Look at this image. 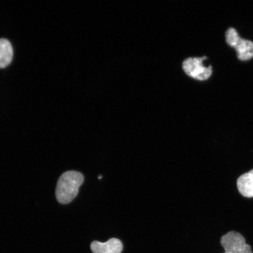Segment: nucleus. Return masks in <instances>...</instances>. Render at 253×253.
Instances as JSON below:
<instances>
[{
    "label": "nucleus",
    "mask_w": 253,
    "mask_h": 253,
    "mask_svg": "<svg viewBox=\"0 0 253 253\" xmlns=\"http://www.w3.org/2000/svg\"><path fill=\"white\" fill-rule=\"evenodd\" d=\"M84 182V176L81 172L70 170L63 173L57 183V200L61 204L70 203L77 197L79 189Z\"/></svg>",
    "instance_id": "nucleus-1"
},
{
    "label": "nucleus",
    "mask_w": 253,
    "mask_h": 253,
    "mask_svg": "<svg viewBox=\"0 0 253 253\" xmlns=\"http://www.w3.org/2000/svg\"><path fill=\"white\" fill-rule=\"evenodd\" d=\"M226 40L230 46L237 52L238 58L241 61H248L253 57V42L243 39L233 28H229L226 32Z\"/></svg>",
    "instance_id": "nucleus-2"
},
{
    "label": "nucleus",
    "mask_w": 253,
    "mask_h": 253,
    "mask_svg": "<svg viewBox=\"0 0 253 253\" xmlns=\"http://www.w3.org/2000/svg\"><path fill=\"white\" fill-rule=\"evenodd\" d=\"M207 56L194 57V58H188L183 62L182 68L183 71L189 77L197 80L205 81L210 78L212 74V68L211 65L206 66L204 64Z\"/></svg>",
    "instance_id": "nucleus-3"
},
{
    "label": "nucleus",
    "mask_w": 253,
    "mask_h": 253,
    "mask_svg": "<svg viewBox=\"0 0 253 253\" xmlns=\"http://www.w3.org/2000/svg\"><path fill=\"white\" fill-rule=\"evenodd\" d=\"M220 243L224 250L223 253H253L245 237L235 231H231L221 237Z\"/></svg>",
    "instance_id": "nucleus-4"
},
{
    "label": "nucleus",
    "mask_w": 253,
    "mask_h": 253,
    "mask_svg": "<svg viewBox=\"0 0 253 253\" xmlns=\"http://www.w3.org/2000/svg\"><path fill=\"white\" fill-rule=\"evenodd\" d=\"M90 248L93 253H121L123 246L119 239L112 238L105 243L94 241Z\"/></svg>",
    "instance_id": "nucleus-5"
},
{
    "label": "nucleus",
    "mask_w": 253,
    "mask_h": 253,
    "mask_svg": "<svg viewBox=\"0 0 253 253\" xmlns=\"http://www.w3.org/2000/svg\"><path fill=\"white\" fill-rule=\"evenodd\" d=\"M240 194L246 198H253V169L243 174L237 181Z\"/></svg>",
    "instance_id": "nucleus-6"
},
{
    "label": "nucleus",
    "mask_w": 253,
    "mask_h": 253,
    "mask_svg": "<svg viewBox=\"0 0 253 253\" xmlns=\"http://www.w3.org/2000/svg\"><path fill=\"white\" fill-rule=\"evenodd\" d=\"M13 57V49L9 41L0 40V68H4L11 63Z\"/></svg>",
    "instance_id": "nucleus-7"
}]
</instances>
